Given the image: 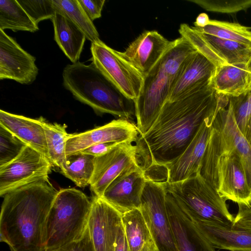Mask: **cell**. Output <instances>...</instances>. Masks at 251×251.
<instances>
[{
	"label": "cell",
	"instance_id": "cell-1",
	"mask_svg": "<svg viewBox=\"0 0 251 251\" xmlns=\"http://www.w3.org/2000/svg\"><path fill=\"white\" fill-rule=\"evenodd\" d=\"M228 103L229 97L218 94L211 83L181 99L167 101L151 127L135 142L140 166L145 171L175 160L203 122Z\"/></svg>",
	"mask_w": 251,
	"mask_h": 251
},
{
	"label": "cell",
	"instance_id": "cell-2",
	"mask_svg": "<svg viewBox=\"0 0 251 251\" xmlns=\"http://www.w3.org/2000/svg\"><path fill=\"white\" fill-rule=\"evenodd\" d=\"M58 192L48 180L5 195L0 215V242L11 251H45L44 227Z\"/></svg>",
	"mask_w": 251,
	"mask_h": 251
},
{
	"label": "cell",
	"instance_id": "cell-3",
	"mask_svg": "<svg viewBox=\"0 0 251 251\" xmlns=\"http://www.w3.org/2000/svg\"><path fill=\"white\" fill-rule=\"evenodd\" d=\"M196 51L183 37L172 41L161 58L144 76L140 94L134 101L139 135L146 133L153 125Z\"/></svg>",
	"mask_w": 251,
	"mask_h": 251
},
{
	"label": "cell",
	"instance_id": "cell-4",
	"mask_svg": "<svg viewBox=\"0 0 251 251\" xmlns=\"http://www.w3.org/2000/svg\"><path fill=\"white\" fill-rule=\"evenodd\" d=\"M63 84L75 99L91 107L98 114H110L128 120L135 115L134 101L125 96L92 62L67 65L62 73Z\"/></svg>",
	"mask_w": 251,
	"mask_h": 251
},
{
	"label": "cell",
	"instance_id": "cell-5",
	"mask_svg": "<svg viewBox=\"0 0 251 251\" xmlns=\"http://www.w3.org/2000/svg\"><path fill=\"white\" fill-rule=\"evenodd\" d=\"M198 173L225 200L251 204V188L241 159L213 127Z\"/></svg>",
	"mask_w": 251,
	"mask_h": 251
},
{
	"label": "cell",
	"instance_id": "cell-6",
	"mask_svg": "<svg viewBox=\"0 0 251 251\" xmlns=\"http://www.w3.org/2000/svg\"><path fill=\"white\" fill-rule=\"evenodd\" d=\"M92 205V200L79 190H59L44 227L45 251L56 250L80 239L87 228Z\"/></svg>",
	"mask_w": 251,
	"mask_h": 251
},
{
	"label": "cell",
	"instance_id": "cell-7",
	"mask_svg": "<svg viewBox=\"0 0 251 251\" xmlns=\"http://www.w3.org/2000/svg\"><path fill=\"white\" fill-rule=\"evenodd\" d=\"M162 183L166 192L194 222L234 224V218L228 210L226 200L198 173L180 182Z\"/></svg>",
	"mask_w": 251,
	"mask_h": 251
},
{
	"label": "cell",
	"instance_id": "cell-8",
	"mask_svg": "<svg viewBox=\"0 0 251 251\" xmlns=\"http://www.w3.org/2000/svg\"><path fill=\"white\" fill-rule=\"evenodd\" d=\"M91 43L92 62L125 96L135 101L140 94L144 76L120 51L101 40Z\"/></svg>",
	"mask_w": 251,
	"mask_h": 251
},
{
	"label": "cell",
	"instance_id": "cell-9",
	"mask_svg": "<svg viewBox=\"0 0 251 251\" xmlns=\"http://www.w3.org/2000/svg\"><path fill=\"white\" fill-rule=\"evenodd\" d=\"M140 209L158 251H177L166 204V191L162 181L147 179Z\"/></svg>",
	"mask_w": 251,
	"mask_h": 251
},
{
	"label": "cell",
	"instance_id": "cell-10",
	"mask_svg": "<svg viewBox=\"0 0 251 251\" xmlns=\"http://www.w3.org/2000/svg\"><path fill=\"white\" fill-rule=\"evenodd\" d=\"M52 166L42 154L26 146L14 160L0 167V197L27 185L49 180Z\"/></svg>",
	"mask_w": 251,
	"mask_h": 251
},
{
	"label": "cell",
	"instance_id": "cell-11",
	"mask_svg": "<svg viewBox=\"0 0 251 251\" xmlns=\"http://www.w3.org/2000/svg\"><path fill=\"white\" fill-rule=\"evenodd\" d=\"M139 136L136 125L128 120H114L102 126L69 134L66 141L67 156L95 144L103 143H133Z\"/></svg>",
	"mask_w": 251,
	"mask_h": 251
},
{
	"label": "cell",
	"instance_id": "cell-12",
	"mask_svg": "<svg viewBox=\"0 0 251 251\" xmlns=\"http://www.w3.org/2000/svg\"><path fill=\"white\" fill-rule=\"evenodd\" d=\"M139 164L137 148L133 143H121L107 153L95 157L90 183L95 196L101 197L107 187L125 169Z\"/></svg>",
	"mask_w": 251,
	"mask_h": 251
},
{
	"label": "cell",
	"instance_id": "cell-13",
	"mask_svg": "<svg viewBox=\"0 0 251 251\" xmlns=\"http://www.w3.org/2000/svg\"><path fill=\"white\" fill-rule=\"evenodd\" d=\"M147 179L139 164L124 170L108 185L102 198L122 215L140 208L141 197Z\"/></svg>",
	"mask_w": 251,
	"mask_h": 251
},
{
	"label": "cell",
	"instance_id": "cell-14",
	"mask_svg": "<svg viewBox=\"0 0 251 251\" xmlns=\"http://www.w3.org/2000/svg\"><path fill=\"white\" fill-rule=\"evenodd\" d=\"M35 58L23 50L4 30L0 29V79L30 84L36 78Z\"/></svg>",
	"mask_w": 251,
	"mask_h": 251
},
{
	"label": "cell",
	"instance_id": "cell-15",
	"mask_svg": "<svg viewBox=\"0 0 251 251\" xmlns=\"http://www.w3.org/2000/svg\"><path fill=\"white\" fill-rule=\"evenodd\" d=\"M88 227L95 251H114L122 214L102 198L94 196Z\"/></svg>",
	"mask_w": 251,
	"mask_h": 251
},
{
	"label": "cell",
	"instance_id": "cell-16",
	"mask_svg": "<svg viewBox=\"0 0 251 251\" xmlns=\"http://www.w3.org/2000/svg\"><path fill=\"white\" fill-rule=\"evenodd\" d=\"M218 113V112H217ZM217 113L207 118L184 152L175 160L165 166L167 178L172 183L196 175L209 142L213 123Z\"/></svg>",
	"mask_w": 251,
	"mask_h": 251
},
{
	"label": "cell",
	"instance_id": "cell-17",
	"mask_svg": "<svg viewBox=\"0 0 251 251\" xmlns=\"http://www.w3.org/2000/svg\"><path fill=\"white\" fill-rule=\"evenodd\" d=\"M166 204L177 251H216L195 223L167 192Z\"/></svg>",
	"mask_w": 251,
	"mask_h": 251
},
{
	"label": "cell",
	"instance_id": "cell-18",
	"mask_svg": "<svg viewBox=\"0 0 251 251\" xmlns=\"http://www.w3.org/2000/svg\"><path fill=\"white\" fill-rule=\"evenodd\" d=\"M171 42L156 31H146L120 54L144 77L161 58Z\"/></svg>",
	"mask_w": 251,
	"mask_h": 251
},
{
	"label": "cell",
	"instance_id": "cell-19",
	"mask_svg": "<svg viewBox=\"0 0 251 251\" xmlns=\"http://www.w3.org/2000/svg\"><path fill=\"white\" fill-rule=\"evenodd\" d=\"M217 67L198 51L191 56L169 97V101L181 99L211 83Z\"/></svg>",
	"mask_w": 251,
	"mask_h": 251
},
{
	"label": "cell",
	"instance_id": "cell-20",
	"mask_svg": "<svg viewBox=\"0 0 251 251\" xmlns=\"http://www.w3.org/2000/svg\"><path fill=\"white\" fill-rule=\"evenodd\" d=\"M213 127L221 133L226 143L240 157L251 188V147L236 124L229 102L219 110Z\"/></svg>",
	"mask_w": 251,
	"mask_h": 251
},
{
	"label": "cell",
	"instance_id": "cell-21",
	"mask_svg": "<svg viewBox=\"0 0 251 251\" xmlns=\"http://www.w3.org/2000/svg\"><path fill=\"white\" fill-rule=\"evenodd\" d=\"M195 224L215 249L251 251V231L249 229L234 224L226 226L208 222Z\"/></svg>",
	"mask_w": 251,
	"mask_h": 251
},
{
	"label": "cell",
	"instance_id": "cell-22",
	"mask_svg": "<svg viewBox=\"0 0 251 251\" xmlns=\"http://www.w3.org/2000/svg\"><path fill=\"white\" fill-rule=\"evenodd\" d=\"M0 124L26 146L41 153L50 160L44 129L38 119H31L1 109Z\"/></svg>",
	"mask_w": 251,
	"mask_h": 251
},
{
	"label": "cell",
	"instance_id": "cell-23",
	"mask_svg": "<svg viewBox=\"0 0 251 251\" xmlns=\"http://www.w3.org/2000/svg\"><path fill=\"white\" fill-rule=\"evenodd\" d=\"M211 84L219 94L237 97L250 89L251 73L247 64H224L216 68Z\"/></svg>",
	"mask_w": 251,
	"mask_h": 251
},
{
	"label": "cell",
	"instance_id": "cell-24",
	"mask_svg": "<svg viewBox=\"0 0 251 251\" xmlns=\"http://www.w3.org/2000/svg\"><path fill=\"white\" fill-rule=\"evenodd\" d=\"M54 40L72 63L79 60L86 39L85 34L64 14L55 11L51 19Z\"/></svg>",
	"mask_w": 251,
	"mask_h": 251
},
{
	"label": "cell",
	"instance_id": "cell-25",
	"mask_svg": "<svg viewBox=\"0 0 251 251\" xmlns=\"http://www.w3.org/2000/svg\"><path fill=\"white\" fill-rule=\"evenodd\" d=\"M122 223L131 251H158L140 208L122 214Z\"/></svg>",
	"mask_w": 251,
	"mask_h": 251
},
{
	"label": "cell",
	"instance_id": "cell-26",
	"mask_svg": "<svg viewBox=\"0 0 251 251\" xmlns=\"http://www.w3.org/2000/svg\"><path fill=\"white\" fill-rule=\"evenodd\" d=\"M38 119L44 129L50 160L53 166L61 171L67 158L66 147L69 134L66 126L50 123L42 117Z\"/></svg>",
	"mask_w": 251,
	"mask_h": 251
},
{
	"label": "cell",
	"instance_id": "cell-27",
	"mask_svg": "<svg viewBox=\"0 0 251 251\" xmlns=\"http://www.w3.org/2000/svg\"><path fill=\"white\" fill-rule=\"evenodd\" d=\"M6 29L34 32L39 27L17 0H0V29Z\"/></svg>",
	"mask_w": 251,
	"mask_h": 251
},
{
	"label": "cell",
	"instance_id": "cell-28",
	"mask_svg": "<svg viewBox=\"0 0 251 251\" xmlns=\"http://www.w3.org/2000/svg\"><path fill=\"white\" fill-rule=\"evenodd\" d=\"M199 33L217 54L227 64H247L251 58V48L250 47L236 42L221 39L207 34Z\"/></svg>",
	"mask_w": 251,
	"mask_h": 251
},
{
	"label": "cell",
	"instance_id": "cell-29",
	"mask_svg": "<svg viewBox=\"0 0 251 251\" xmlns=\"http://www.w3.org/2000/svg\"><path fill=\"white\" fill-rule=\"evenodd\" d=\"M193 28L199 32L236 42L251 48V30L239 24L209 20L206 25L194 26Z\"/></svg>",
	"mask_w": 251,
	"mask_h": 251
},
{
	"label": "cell",
	"instance_id": "cell-30",
	"mask_svg": "<svg viewBox=\"0 0 251 251\" xmlns=\"http://www.w3.org/2000/svg\"><path fill=\"white\" fill-rule=\"evenodd\" d=\"M95 157L81 152L69 155L61 172L77 186L84 188L90 185L94 170Z\"/></svg>",
	"mask_w": 251,
	"mask_h": 251
},
{
	"label": "cell",
	"instance_id": "cell-31",
	"mask_svg": "<svg viewBox=\"0 0 251 251\" xmlns=\"http://www.w3.org/2000/svg\"><path fill=\"white\" fill-rule=\"evenodd\" d=\"M55 11L64 14L85 34L86 39L94 43L100 41L99 34L78 0H52Z\"/></svg>",
	"mask_w": 251,
	"mask_h": 251
},
{
	"label": "cell",
	"instance_id": "cell-32",
	"mask_svg": "<svg viewBox=\"0 0 251 251\" xmlns=\"http://www.w3.org/2000/svg\"><path fill=\"white\" fill-rule=\"evenodd\" d=\"M178 31L181 37L186 39L197 51L208 59L217 68L226 64L193 27L182 24Z\"/></svg>",
	"mask_w": 251,
	"mask_h": 251
},
{
	"label": "cell",
	"instance_id": "cell-33",
	"mask_svg": "<svg viewBox=\"0 0 251 251\" xmlns=\"http://www.w3.org/2000/svg\"><path fill=\"white\" fill-rule=\"evenodd\" d=\"M26 145L0 124V167L16 158Z\"/></svg>",
	"mask_w": 251,
	"mask_h": 251
},
{
	"label": "cell",
	"instance_id": "cell-34",
	"mask_svg": "<svg viewBox=\"0 0 251 251\" xmlns=\"http://www.w3.org/2000/svg\"><path fill=\"white\" fill-rule=\"evenodd\" d=\"M236 124L244 135L249 118L251 115V87L245 93L229 97Z\"/></svg>",
	"mask_w": 251,
	"mask_h": 251
},
{
	"label": "cell",
	"instance_id": "cell-35",
	"mask_svg": "<svg viewBox=\"0 0 251 251\" xmlns=\"http://www.w3.org/2000/svg\"><path fill=\"white\" fill-rule=\"evenodd\" d=\"M17 1L37 25L43 20H51L55 13L52 0Z\"/></svg>",
	"mask_w": 251,
	"mask_h": 251
},
{
	"label": "cell",
	"instance_id": "cell-36",
	"mask_svg": "<svg viewBox=\"0 0 251 251\" xmlns=\"http://www.w3.org/2000/svg\"><path fill=\"white\" fill-rule=\"evenodd\" d=\"M205 10L223 13H233L251 7V0H190Z\"/></svg>",
	"mask_w": 251,
	"mask_h": 251
},
{
	"label": "cell",
	"instance_id": "cell-37",
	"mask_svg": "<svg viewBox=\"0 0 251 251\" xmlns=\"http://www.w3.org/2000/svg\"><path fill=\"white\" fill-rule=\"evenodd\" d=\"M51 251H95L88 226L80 239Z\"/></svg>",
	"mask_w": 251,
	"mask_h": 251
},
{
	"label": "cell",
	"instance_id": "cell-38",
	"mask_svg": "<svg viewBox=\"0 0 251 251\" xmlns=\"http://www.w3.org/2000/svg\"><path fill=\"white\" fill-rule=\"evenodd\" d=\"M78 1L92 22L101 17L105 0H78Z\"/></svg>",
	"mask_w": 251,
	"mask_h": 251
},
{
	"label": "cell",
	"instance_id": "cell-39",
	"mask_svg": "<svg viewBox=\"0 0 251 251\" xmlns=\"http://www.w3.org/2000/svg\"><path fill=\"white\" fill-rule=\"evenodd\" d=\"M238 205V212L234 218V225L251 231V204Z\"/></svg>",
	"mask_w": 251,
	"mask_h": 251
},
{
	"label": "cell",
	"instance_id": "cell-40",
	"mask_svg": "<svg viewBox=\"0 0 251 251\" xmlns=\"http://www.w3.org/2000/svg\"><path fill=\"white\" fill-rule=\"evenodd\" d=\"M121 143H103L95 144L80 151L82 153L98 157L102 155Z\"/></svg>",
	"mask_w": 251,
	"mask_h": 251
},
{
	"label": "cell",
	"instance_id": "cell-41",
	"mask_svg": "<svg viewBox=\"0 0 251 251\" xmlns=\"http://www.w3.org/2000/svg\"><path fill=\"white\" fill-rule=\"evenodd\" d=\"M114 251H131L126 241L122 222L118 228Z\"/></svg>",
	"mask_w": 251,
	"mask_h": 251
},
{
	"label": "cell",
	"instance_id": "cell-42",
	"mask_svg": "<svg viewBox=\"0 0 251 251\" xmlns=\"http://www.w3.org/2000/svg\"><path fill=\"white\" fill-rule=\"evenodd\" d=\"M209 20L210 19L206 14L201 13L197 17L196 22L194 23V25L199 27H203L208 24Z\"/></svg>",
	"mask_w": 251,
	"mask_h": 251
},
{
	"label": "cell",
	"instance_id": "cell-43",
	"mask_svg": "<svg viewBox=\"0 0 251 251\" xmlns=\"http://www.w3.org/2000/svg\"><path fill=\"white\" fill-rule=\"evenodd\" d=\"M244 135L251 147V115L248 122Z\"/></svg>",
	"mask_w": 251,
	"mask_h": 251
},
{
	"label": "cell",
	"instance_id": "cell-44",
	"mask_svg": "<svg viewBox=\"0 0 251 251\" xmlns=\"http://www.w3.org/2000/svg\"><path fill=\"white\" fill-rule=\"evenodd\" d=\"M247 66L249 71L251 73V58L247 63Z\"/></svg>",
	"mask_w": 251,
	"mask_h": 251
},
{
	"label": "cell",
	"instance_id": "cell-45",
	"mask_svg": "<svg viewBox=\"0 0 251 251\" xmlns=\"http://www.w3.org/2000/svg\"></svg>",
	"mask_w": 251,
	"mask_h": 251
}]
</instances>
